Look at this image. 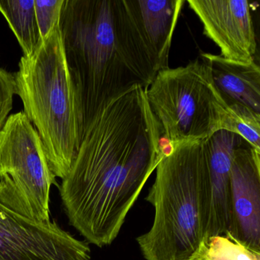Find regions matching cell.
Masks as SVG:
<instances>
[{"label": "cell", "instance_id": "1", "mask_svg": "<svg viewBox=\"0 0 260 260\" xmlns=\"http://www.w3.org/2000/svg\"><path fill=\"white\" fill-rule=\"evenodd\" d=\"M136 86L109 102L81 139L60 185L70 223L88 243H113L144 185L168 150Z\"/></svg>", "mask_w": 260, "mask_h": 260}, {"label": "cell", "instance_id": "2", "mask_svg": "<svg viewBox=\"0 0 260 260\" xmlns=\"http://www.w3.org/2000/svg\"><path fill=\"white\" fill-rule=\"evenodd\" d=\"M59 26L82 139L109 102L136 86L148 89L157 71L123 0H64Z\"/></svg>", "mask_w": 260, "mask_h": 260}, {"label": "cell", "instance_id": "3", "mask_svg": "<svg viewBox=\"0 0 260 260\" xmlns=\"http://www.w3.org/2000/svg\"><path fill=\"white\" fill-rule=\"evenodd\" d=\"M207 140L170 147L158 164L154 182L146 197L154 208L153 224L137 238L146 260H191L203 240Z\"/></svg>", "mask_w": 260, "mask_h": 260}, {"label": "cell", "instance_id": "11", "mask_svg": "<svg viewBox=\"0 0 260 260\" xmlns=\"http://www.w3.org/2000/svg\"><path fill=\"white\" fill-rule=\"evenodd\" d=\"M157 73L169 68V54L184 0H123Z\"/></svg>", "mask_w": 260, "mask_h": 260}, {"label": "cell", "instance_id": "8", "mask_svg": "<svg viewBox=\"0 0 260 260\" xmlns=\"http://www.w3.org/2000/svg\"><path fill=\"white\" fill-rule=\"evenodd\" d=\"M203 32L220 55L239 63L253 61L257 43L250 6L246 0H188Z\"/></svg>", "mask_w": 260, "mask_h": 260}, {"label": "cell", "instance_id": "4", "mask_svg": "<svg viewBox=\"0 0 260 260\" xmlns=\"http://www.w3.org/2000/svg\"><path fill=\"white\" fill-rule=\"evenodd\" d=\"M24 113L43 143L51 171L63 179L81 141L77 95L65 58L59 25L14 75Z\"/></svg>", "mask_w": 260, "mask_h": 260}, {"label": "cell", "instance_id": "9", "mask_svg": "<svg viewBox=\"0 0 260 260\" xmlns=\"http://www.w3.org/2000/svg\"><path fill=\"white\" fill-rule=\"evenodd\" d=\"M246 144L237 134L223 129L207 140L208 183L204 238L232 232L231 167L236 150Z\"/></svg>", "mask_w": 260, "mask_h": 260}, {"label": "cell", "instance_id": "12", "mask_svg": "<svg viewBox=\"0 0 260 260\" xmlns=\"http://www.w3.org/2000/svg\"><path fill=\"white\" fill-rule=\"evenodd\" d=\"M216 87L228 106L241 105L260 114V68L255 60L239 63L202 53Z\"/></svg>", "mask_w": 260, "mask_h": 260}, {"label": "cell", "instance_id": "10", "mask_svg": "<svg viewBox=\"0 0 260 260\" xmlns=\"http://www.w3.org/2000/svg\"><path fill=\"white\" fill-rule=\"evenodd\" d=\"M231 205V235L251 249L260 251V153L248 144L239 147L234 153Z\"/></svg>", "mask_w": 260, "mask_h": 260}, {"label": "cell", "instance_id": "15", "mask_svg": "<svg viewBox=\"0 0 260 260\" xmlns=\"http://www.w3.org/2000/svg\"><path fill=\"white\" fill-rule=\"evenodd\" d=\"M229 109L223 130L237 134L260 153V114L241 105H233Z\"/></svg>", "mask_w": 260, "mask_h": 260}, {"label": "cell", "instance_id": "17", "mask_svg": "<svg viewBox=\"0 0 260 260\" xmlns=\"http://www.w3.org/2000/svg\"><path fill=\"white\" fill-rule=\"evenodd\" d=\"M15 95H16V85L14 75L0 68V132L13 109Z\"/></svg>", "mask_w": 260, "mask_h": 260}, {"label": "cell", "instance_id": "13", "mask_svg": "<svg viewBox=\"0 0 260 260\" xmlns=\"http://www.w3.org/2000/svg\"><path fill=\"white\" fill-rule=\"evenodd\" d=\"M0 13L14 33L24 57H30L42 42L35 0H0Z\"/></svg>", "mask_w": 260, "mask_h": 260}, {"label": "cell", "instance_id": "6", "mask_svg": "<svg viewBox=\"0 0 260 260\" xmlns=\"http://www.w3.org/2000/svg\"><path fill=\"white\" fill-rule=\"evenodd\" d=\"M0 260H91L87 242L36 218L10 176L0 179Z\"/></svg>", "mask_w": 260, "mask_h": 260}, {"label": "cell", "instance_id": "7", "mask_svg": "<svg viewBox=\"0 0 260 260\" xmlns=\"http://www.w3.org/2000/svg\"><path fill=\"white\" fill-rule=\"evenodd\" d=\"M6 176L36 218L51 220L50 192L56 177L42 139L24 112L10 115L0 132V179Z\"/></svg>", "mask_w": 260, "mask_h": 260}, {"label": "cell", "instance_id": "14", "mask_svg": "<svg viewBox=\"0 0 260 260\" xmlns=\"http://www.w3.org/2000/svg\"><path fill=\"white\" fill-rule=\"evenodd\" d=\"M191 260H260V251L228 234L204 238Z\"/></svg>", "mask_w": 260, "mask_h": 260}, {"label": "cell", "instance_id": "5", "mask_svg": "<svg viewBox=\"0 0 260 260\" xmlns=\"http://www.w3.org/2000/svg\"><path fill=\"white\" fill-rule=\"evenodd\" d=\"M146 95L170 147L208 139L223 128L230 112L209 66L199 59L159 71Z\"/></svg>", "mask_w": 260, "mask_h": 260}, {"label": "cell", "instance_id": "16", "mask_svg": "<svg viewBox=\"0 0 260 260\" xmlns=\"http://www.w3.org/2000/svg\"><path fill=\"white\" fill-rule=\"evenodd\" d=\"M64 0H35L36 18L42 42L60 23Z\"/></svg>", "mask_w": 260, "mask_h": 260}]
</instances>
